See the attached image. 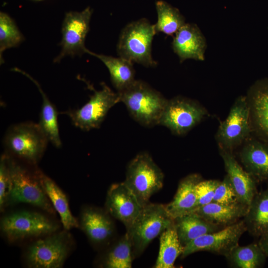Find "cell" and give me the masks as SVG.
I'll list each match as a JSON object with an SVG mask.
<instances>
[{
	"label": "cell",
	"mask_w": 268,
	"mask_h": 268,
	"mask_svg": "<svg viewBox=\"0 0 268 268\" xmlns=\"http://www.w3.org/2000/svg\"><path fill=\"white\" fill-rule=\"evenodd\" d=\"M120 102L126 106L131 116L140 125L151 127L159 125L168 99L147 83L140 80L118 92Z\"/></svg>",
	"instance_id": "6da1fadb"
},
{
	"label": "cell",
	"mask_w": 268,
	"mask_h": 268,
	"mask_svg": "<svg viewBox=\"0 0 268 268\" xmlns=\"http://www.w3.org/2000/svg\"><path fill=\"white\" fill-rule=\"evenodd\" d=\"M156 34L154 25L145 18L128 23L122 30L117 46L118 55L133 63L155 67L157 63L152 56V43Z\"/></svg>",
	"instance_id": "7a4b0ae2"
},
{
	"label": "cell",
	"mask_w": 268,
	"mask_h": 268,
	"mask_svg": "<svg viewBox=\"0 0 268 268\" xmlns=\"http://www.w3.org/2000/svg\"><path fill=\"white\" fill-rule=\"evenodd\" d=\"M164 177L162 171L150 155L144 152L137 154L130 162L124 182L142 207L162 189Z\"/></svg>",
	"instance_id": "3957f363"
},
{
	"label": "cell",
	"mask_w": 268,
	"mask_h": 268,
	"mask_svg": "<svg viewBox=\"0 0 268 268\" xmlns=\"http://www.w3.org/2000/svg\"><path fill=\"white\" fill-rule=\"evenodd\" d=\"M173 223L164 205L149 202L142 206L126 232L132 242L134 258L140 256L149 243Z\"/></svg>",
	"instance_id": "277c9868"
},
{
	"label": "cell",
	"mask_w": 268,
	"mask_h": 268,
	"mask_svg": "<svg viewBox=\"0 0 268 268\" xmlns=\"http://www.w3.org/2000/svg\"><path fill=\"white\" fill-rule=\"evenodd\" d=\"M67 231H56L31 243L25 255L27 266L32 268H62L73 246Z\"/></svg>",
	"instance_id": "5b68a950"
},
{
	"label": "cell",
	"mask_w": 268,
	"mask_h": 268,
	"mask_svg": "<svg viewBox=\"0 0 268 268\" xmlns=\"http://www.w3.org/2000/svg\"><path fill=\"white\" fill-rule=\"evenodd\" d=\"M8 155L12 180L8 204L28 203L55 214V209L41 185L38 170L33 173Z\"/></svg>",
	"instance_id": "8992f818"
},
{
	"label": "cell",
	"mask_w": 268,
	"mask_h": 268,
	"mask_svg": "<svg viewBox=\"0 0 268 268\" xmlns=\"http://www.w3.org/2000/svg\"><path fill=\"white\" fill-rule=\"evenodd\" d=\"M49 141L39 124L22 123L7 130L4 143L12 155L35 164L42 157Z\"/></svg>",
	"instance_id": "52a82bcc"
},
{
	"label": "cell",
	"mask_w": 268,
	"mask_h": 268,
	"mask_svg": "<svg viewBox=\"0 0 268 268\" xmlns=\"http://www.w3.org/2000/svg\"><path fill=\"white\" fill-rule=\"evenodd\" d=\"M60 225L37 212L20 210L3 216L0 229L11 242L29 237H43L58 231Z\"/></svg>",
	"instance_id": "ba28073f"
},
{
	"label": "cell",
	"mask_w": 268,
	"mask_h": 268,
	"mask_svg": "<svg viewBox=\"0 0 268 268\" xmlns=\"http://www.w3.org/2000/svg\"><path fill=\"white\" fill-rule=\"evenodd\" d=\"M251 135L248 102L246 95L240 96L218 128L215 137L218 149L234 152Z\"/></svg>",
	"instance_id": "9c48e42d"
},
{
	"label": "cell",
	"mask_w": 268,
	"mask_h": 268,
	"mask_svg": "<svg viewBox=\"0 0 268 268\" xmlns=\"http://www.w3.org/2000/svg\"><path fill=\"white\" fill-rule=\"evenodd\" d=\"M206 108L197 101L178 96L168 99L159 125L172 134L183 135L200 124L208 115Z\"/></svg>",
	"instance_id": "30bf717a"
},
{
	"label": "cell",
	"mask_w": 268,
	"mask_h": 268,
	"mask_svg": "<svg viewBox=\"0 0 268 268\" xmlns=\"http://www.w3.org/2000/svg\"><path fill=\"white\" fill-rule=\"evenodd\" d=\"M119 102L118 93L102 83V88L94 90L89 100L81 108L63 113L70 118L75 127L83 131H90L98 128L110 109Z\"/></svg>",
	"instance_id": "8fae6325"
},
{
	"label": "cell",
	"mask_w": 268,
	"mask_h": 268,
	"mask_svg": "<svg viewBox=\"0 0 268 268\" xmlns=\"http://www.w3.org/2000/svg\"><path fill=\"white\" fill-rule=\"evenodd\" d=\"M247 231L243 220L214 232L203 235L193 240L184 247L181 258L198 252L206 251L225 257L236 246Z\"/></svg>",
	"instance_id": "7c38bea8"
},
{
	"label": "cell",
	"mask_w": 268,
	"mask_h": 268,
	"mask_svg": "<svg viewBox=\"0 0 268 268\" xmlns=\"http://www.w3.org/2000/svg\"><path fill=\"white\" fill-rule=\"evenodd\" d=\"M92 10L87 7L81 12L66 13L62 24V47L59 55L54 60L59 63L65 56L81 55L86 53L85 40L89 30Z\"/></svg>",
	"instance_id": "4fadbf2b"
},
{
	"label": "cell",
	"mask_w": 268,
	"mask_h": 268,
	"mask_svg": "<svg viewBox=\"0 0 268 268\" xmlns=\"http://www.w3.org/2000/svg\"><path fill=\"white\" fill-rule=\"evenodd\" d=\"M246 97L252 135L268 146V77L255 81Z\"/></svg>",
	"instance_id": "5bb4252c"
},
{
	"label": "cell",
	"mask_w": 268,
	"mask_h": 268,
	"mask_svg": "<svg viewBox=\"0 0 268 268\" xmlns=\"http://www.w3.org/2000/svg\"><path fill=\"white\" fill-rule=\"evenodd\" d=\"M78 222L79 227L95 246L109 244L115 235L114 222L106 209L89 205L83 206Z\"/></svg>",
	"instance_id": "9a60e30c"
},
{
	"label": "cell",
	"mask_w": 268,
	"mask_h": 268,
	"mask_svg": "<svg viewBox=\"0 0 268 268\" xmlns=\"http://www.w3.org/2000/svg\"><path fill=\"white\" fill-rule=\"evenodd\" d=\"M142 206L125 182L113 184L108 190L105 209L129 229L139 214Z\"/></svg>",
	"instance_id": "2e32d148"
},
{
	"label": "cell",
	"mask_w": 268,
	"mask_h": 268,
	"mask_svg": "<svg viewBox=\"0 0 268 268\" xmlns=\"http://www.w3.org/2000/svg\"><path fill=\"white\" fill-rule=\"evenodd\" d=\"M172 47L181 63L188 59L203 61L206 39L198 25L186 23L173 37Z\"/></svg>",
	"instance_id": "e0dca14e"
},
{
	"label": "cell",
	"mask_w": 268,
	"mask_h": 268,
	"mask_svg": "<svg viewBox=\"0 0 268 268\" xmlns=\"http://www.w3.org/2000/svg\"><path fill=\"white\" fill-rule=\"evenodd\" d=\"M219 152L238 201L249 206L258 192V183L238 162L234 152L221 149Z\"/></svg>",
	"instance_id": "ac0fdd59"
},
{
	"label": "cell",
	"mask_w": 268,
	"mask_h": 268,
	"mask_svg": "<svg viewBox=\"0 0 268 268\" xmlns=\"http://www.w3.org/2000/svg\"><path fill=\"white\" fill-rule=\"evenodd\" d=\"M241 165L258 183L268 181V146L251 135L238 152Z\"/></svg>",
	"instance_id": "d6986e66"
},
{
	"label": "cell",
	"mask_w": 268,
	"mask_h": 268,
	"mask_svg": "<svg viewBox=\"0 0 268 268\" xmlns=\"http://www.w3.org/2000/svg\"><path fill=\"white\" fill-rule=\"evenodd\" d=\"M202 180L200 174L193 173L180 181L172 201L164 205L167 212L173 219L192 213L198 207L196 188Z\"/></svg>",
	"instance_id": "ffe728a7"
},
{
	"label": "cell",
	"mask_w": 268,
	"mask_h": 268,
	"mask_svg": "<svg viewBox=\"0 0 268 268\" xmlns=\"http://www.w3.org/2000/svg\"><path fill=\"white\" fill-rule=\"evenodd\" d=\"M249 206L240 202L222 204L212 201L197 207L193 212L223 227L235 223L246 214Z\"/></svg>",
	"instance_id": "44dd1931"
},
{
	"label": "cell",
	"mask_w": 268,
	"mask_h": 268,
	"mask_svg": "<svg viewBox=\"0 0 268 268\" xmlns=\"http://www.w3.org/2000/svg\"><path fill=\"white\" fill-rule=\"evenodd\" d=\"M173 224L184 247L197 238L225 227L209 222L193 212L174 218Z\"/></svg>",
	"instance_id": "7402d4cb"
},
{
	"label": "cell",
	"mask_w": 268,
	"mask_h": 268,
	"mask_svg": "<svg viewBox=\"0 0 268 268\" xmlns=\"http://www.w3.org/2000/svg\"><path fill=\"white\" fill-rule=\"evenodd\" d=\"M243 218L251 235L260 238L268 232V187L258 192Z\"/></svg>",
	"instance_id": "603a6c76"
},
{
	"label": "cell",
	"mask_w": 268,
	"mask_h": 268,
	"mask_svg": "<svg viewBox=\"0 0 268 268\" xmlns=\"http://www.w3.org/2000/svg\"><path fill=\"white\" fill-rule=\"evenodd\" d=\"M38 173L41 185L53 205L59 213L65 229L79 227V222L72 214L66 194L50 177L40 170Z\"/></svg>",
	"instance_id": "cb8c5ba5"
},
{
	"label": "cell",
	"mask_w": 268,
	"mask_h": 268,
	"mask_svg": "<svg viewBox=\"0 0 268 268\" xmlns=\"http://www.w3.org/2000/svg\"><path fill=\"white\" fill-rule=\"evenodd\" d=\"M86 53L94 56L102 62L108 68L112 83L117 92L127 88L136 80L132 62L121 57L98 54L87 49Z\"/></svg>",
	"instance_id": "d4e9b609"
},
{
	"label": "cell",
	"mask_w": 268,
	"mask_h": 268,
	"mask_svg": "<svg viewBox=\"0 0 268 268\" xmlns=\"http://www.w3.org/2000/svg\"><path fill=\"white\" fill-rule=\"evenodd\" d=\"M13 71L22 73L30 79L38 88L42 98V104L40 115L39 125L47 136L49 141L54 146L60 147L62 145L58 121V112L41 88L37 81L31 75L19 68L14 67Z\"/></svg>",
	"instance_id": "484cf974"
},
{
	"label": "cell",
	"mask_w": 268,
	"mask_h": 268,
	"mask_svg": "<svg viewBox=\"0 0 268 268\" xmlns=\"http://www.w3.org/2000/svg\"><path fill=\"white\" fill-rule=\"evenodd\" d=\"M134 258L132 242L126 232L108 247L100 258L99 266L106 268H131Z\"/></svg>",
	"instance_id": "4316f807"
},
{
	"label": "cell",
	"mask_w": 268,
	"mask_h": 268,
	"mask_svg": "<svg viewBox=\"0 0 268 268\" xmlns=\"http://www.w3.org/2000/svg\"><path fill=\"white\" fill-rule=\"evenodd\" d=\"M184 249L173 223L160 235L159 253L154 268H174L176 260Z\"/></svg>",
	"instance_id": "83f0119b"
},
{
	"label": "cell",
	"mask_w": 268,
	"mask_h": 268,
	"mask_svg": "<svg viewBox=\"0 0 268 268\" xmlns=\"http://www.w3.org/2000/svg\"><path fill=\"white\" fill-rule=\"evenodd\" d=\"M230 266L236 268H259L265 264L267 256L259 243L234 247L225 257Z\"/></svg>",
	"instance_id": "f1b7e54d"
},
{
	"label": "cell",
	"mask_w": 268,
	"mask_h": 268,
	"mask_svg": "<svg viewBox=\"0 0 268 268\" xmlns=\"http://www.w3.org/2000/svg\"><path fill=\"white\" fill-rule=\"evenodd\" d=\"M157 21L154 24L156 33H163L168 36H174L186 23L179 10L163 0L156 2Z\"/></svg>",
	"instance_id": "f546056e"
},
{
	"label": "cell",
	"mask_w": 268,
	"mask_h": 268,
	"mask_svg": "<svg viewBox=\"0 0 268 268\" xmlns=\"http://www.w3.org/2000/svg\"><path fill=\"white\" fill-rule=\"evenodd\" d=\"M24 40L13 20L6 13L0 12V62H4L2 54L6 49L18 46Z\"/></svg>",
	"instance_id": "4dcf8cb0"
},
{
	"label": "cell",
	"mask_w": 268,
	"mask_h": 268,
	"mask_svg": "<svg viewBox=\"0 0 268 268\" xmlns=\"http://www.w3.org/2000/svg\"><path fill=\"white\" fill-rule=\"evenodd\" d=\"M12 190V180L7 154L2 155L0 161V208L3 210L8 204Z\"/></svg>",
	"instance_id": "1f68e13d"
},
{
	"label": "cell",
	"mask_w": 268,
	"mask_h": 268,
	"mask_svg": "<svg viewBox=\"0 0 268 268\" xmlns=\"http://www.w3.org/2000/svg\"><path fill=\"white\" fill-rule=\"evenodd\" d=\"M212 201L227 204L239 202L236 192L227 175L225 176L217 187Z\"/></svg>",
	"instance_id": "d6a6232c"
},
{
	"label": "cell",
	"mask_w": 268,
	"mask_h": 268,
	"mask_svg": "<svg viewBox=\"0 0 268 268\" xmlns=\"http://www.w3.org/2000/svg\"><path fill=\"white\" fill-rule=\"evenodd\" d=\"M220 182L218 180L202 179L198 183L196 188L198 207L212 201L216 189Z\"/></svg>",
	"instance_id": "836d02e7"
},
{
	"label": "cell",
	"mask_w": 268,
	"mask_h": 268,
	"mask_svg": "<svg viewBox=\"0 0 268 268\" xmlns=\"http://www.w3.org/2000/svg\"><path fill=\"white\" fill-rule=\"evenodd\" d=\"M258 243L268 257V232L260 237Z\"/></svg>",
	"instance_id": "e575fe53"
}]
</instances>
